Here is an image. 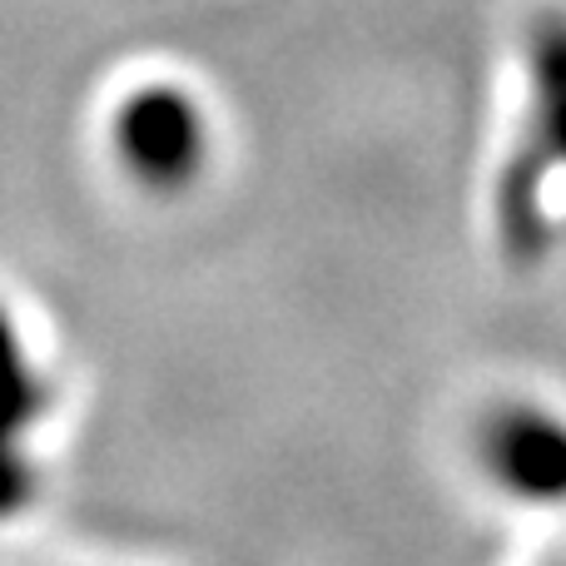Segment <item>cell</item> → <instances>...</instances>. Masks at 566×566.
<instances>
[{
    "mask_svg": "<svg viewBox=\"0 0 566 566\" xmlns=\"http://www.w3.org/2000/svg\"><path fill=\"white\" fill-rule=\"evenodd\" d=\"M488 468L527 502L566 497V422L542 408H502L482 432Z\"/></svg>",
    "mask_w": 566,
    "mask_h": 566,
    "instance_id": "cell-3",
    "label": "cell"
},
{
    "mask_svg": "<svg viewBox=\"0 0 566 566\" xmlns=\"http://www.w3.org/2000/svg\"><path fill=\"white\" fill-rule=\"evenodd\" d=\"M532 80H537L532 139L502 179V234L512 259H537L557 239L547 195L552 179H562L566 189V15H542L532 30Z\"/></svg>",
    "mask_w": 566,
    "mask_h": 566,
    "instance_id": "cell-1",
    "label": "cell"
},
{
    "mask_svg": "<svg viewBox=\"0 0 566 566\" xmlns=\"http://www.w3.org/2000/svg\"><path fill=\"white\" fill-rule=\"evenodd\" d=\"M115 145L125 165L155 189L185 185L205 159V125L189 95L169 85H145L119 105L115 115Z\"/></svg>",
    "mask_w": 566,
    "mask_h": 566,
    "instance_id": "cell-2",
    "label": "cell"
},
{
    "mask_svg": "<svg viewBox=\"0 0 566 566\" xmlns=\"http://www.w3.org/2000/svg\"><path fill=\"white\" fill-rule=\"evenodd\" d=\"M40 408V382L25 373L15 353V333L0 318V512L20 507L25 497V472L15 462V432L35 418Z\"/></svg>",
    "mask_w": 566,
    "mask_h": 566,
    "instance_id": "cell-4",
    "label": "cell"
}]
</instances>
